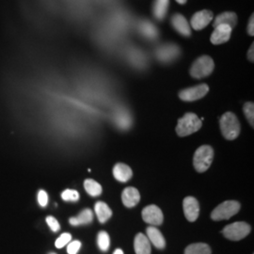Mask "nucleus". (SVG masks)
<instances>
[{
  "instance_id": "f257e3e1",
  "label": "nucleus",
  "mask_w": 254,
  "mask_h": 254,
  "mask_svg": "<svg viewBox=\"0 0 254 254\" xmlns=\"http://www.w3.org/2000/svg\"><path fill=\"white\" fill-rule=\"evenodd\" d=\"M220 129L223 137L228 140L235 139L240 133V123L233 112H226L220 118Z\"/></svg>"
},
{
  "instance_id": "f03ea898",
  "label": "nucleus",
  "mask_w": 254,
  "mask_h": 254,
  "mask_svg": "<svg viewBox=\"0 0 254 254\" xmlns=\"http://www.w3.org/2000/svg\"><path fill=\"white\" fill-rule=\"evenodd\" d=\"M201 120L194 113H187L185 116L178 120L176 126V133L179 137H187L193 134L201 129Z\"/></svg>"
},
{
  "instance_id": "7ed1b4c3",
  "label": "nucleus",
  "mask_w": 254,
  "mask_h": 254,
  "mask_svg": "<svg viewBox=\"0 0 254 254\" xmlns=\"http://www.w3.org/2000/svg\"><path fill=\"white\" fill-rule=\"evenodd\" d=\"M214 158V151L211 146L209 145H203L197 149L194 155L193 164L194 168L198 173H204L206 172Z\"/></svg>"
},
{
  "instance_id": "20e7f679",
  "label": "nucleus",
  "mask_w": 254,
  "mask_h": 254,
  "mask_svg": "<svg viewBox=\"0 0 254 254\" xmlns=\"http://www.w3.org/2000/svg\"><path fill=\"white\" fill-rule=\"evenodd\" d=\"M214 60L209 56H202L197 59L190 68V75L192 78L200 79L208 77L214 71Z\"/></svg>"
},
{
  "instance_id": "39448f33",
  "label": "nucleus",
  "mask_w": 254,
  "mask_h": 254,
  "mask_svg": "<svg viewBox=\"0 0 254 254\" xmlns=\"http://www.w3.org/2000/svg\"><path fill=\"white\" fill-rule=\"evenodd\" d=\"M240 210V203L238 201H226L220 203L213 210L211 217L214 220H225L237 214Z\"/></svg>"
},
{
  "instance_id": "423d86ee",
  "label": "nucleus",
  "mask_w": 254,
  "mask_h": 254,
  "mask_svg": "<svg viewBox=\"0 0 254 254\" xmlns=\"http://www.w3.org/2000/svg\"><path fill=\"white\" fill-rule=\"evenodd\" d=\"M251 226L246 222H234L227 225L223 229L222 234L224 236L233 241H238L245 238L251 233Z\"/></svg>"
},
{
  "instance_id": "0eeeda50",
  "label": "nucleus",
  "mask_w": 254,
  "mask_h": 254,
  "mask_svg": "<svg viewBox=\"0 0 254 254\" xmlns=\"http://www.w3.org/2000/svg\"><path fill=\"white\" fill-rule=\"evenodd\" d=\"M181 54L178 45L174 43H166L159 45L156 50L157 59L163 63H170L174 61Z\"/></svg>"
},
{
  "instance_id": "6e6552de",
  "label": "nucleus",
  "mask_w": 254,
  "mask_h": 254,
  "mask_svg": "<svg viewBox=\"0 0 254 254\" xmlns=\"http://www.w3.org/2000/svg\"><path fill=\"white\" fill-rule=\"evenodd\" d=\"M208 92H209V87L206 84H201L181 91L179 94V97L183 101L193 102L204 97L208 94Z\"/></svg>"
},
{
  "instance_id": "1a4fd4ad",
  "label": "nucleus",
  "mask_w": 254,
  "mask_h": 254,
  "mask_svg": "<svg viewBox=\"0 0 254 254\" xmlns=\"http://www.w3.org/2000/svg\"><path fill=\"white\" fill-rule=\"evenodd\" d=\"M142 218L146 223L151 224L152 226H158L163 223L164 216L159 207L155 204H151L142 210Z\"/></svg>"
},
{
  "instance_id": "9d476101",
  "label": "nucleus",
  "mask_w": 254,
  "mask_h": 254,
  "mask_svg": "<svg viewBox=\"0 0 254 254\" xmlns=\"http://www.w3.org/2000/svg\"><path fill=\"white\" fill-rule=\"evenodd\" d=\"M183 207L187 220L194 222L200 214V205L198 201L194 197L188 196L183 201Z\"/></svg>"
},
{
  "instance_id": "9b49d317",
  "label": "nucleus",
  "mask_w": 254,
  "mask_h": 254,
  "mask_svg": "<svg viewBox=\"0 0 254 254\" xmlns=\"http://www.w3.org/2000/svg\"><path fill=\"white\" fill-rule=\"evenodd\" d=\"M213 16H214L213 13L210 11H207V10L198 12L191 18V21H190L191 27H193V29L201 30L210 24V22L213 20Z\"/></svg>"
},
{
  "instance_id": "f8f14e48",
  "label": "nucleus",
  "mask_w": 254,
  "mask_h": 254,
  "mask_svg": "<svg viewBox=\"0 0 254 254\" xmlns=\"http://www.w3.org/2000/svg\"><path fill=\"white\" fill-rule=\"evenodd\" d=\"M232 28L228 25H219L215 27L214 32L211 35V42L213 44H222L230 40Z\"/></svg>"
},
{
  "instance_id": "ddd939ff",
  "label": "nucleus",
  "mask_w": 254,
  "mask_h": 254,
  "mask_svg": "<svg viewBox=\"0 0 254 254\" xmlns=\"http://www.w3.org/2000/svg\"><path fill=\"white\" fill-rule=\"evenodd\" d=\"M172 25L174 27V29L180 33L181 35L185 36V37H189L191 35V30L189 24L187 21V19L180 14H175L172 17Z\"/></svg>"
},
{
  "instance_id": "4468645a",
  "label": "nucleus",
  "mask_w": 254,
  "mask_h": 254,
  "mask_svg": "<svg viewBox=\"0 0 254 254\" xmlns=\"http://www.w3.org/2000/svg\"><path fill=\"white\" fill-rule=\"evenodd\" d=\"M137 30L142 37L150 40H156L158 37V30L148 20H142L138 23Z\"/></svg>"
},
{
  "instance_id": "2eb2a0df",
  "label": "nucleus",
  "mask_w": 254,
  "mask_h": 254,
  "mask_svg": "<svg viewBox=\"0 0 254 254\" xmlns=\"http://www.w3.org/2000/svg\"><path fill=\"white\" fill-rule=\"evenodd\" d=\"M140 200L139 192L135 187H126L121 194V201L126 207H134Z\"/></svg>"
},
{
  "instance_id": "dca6fc26",
  "label": "nucleus",
  "mask_w": 254,
  "mask_h": 254,
  "mask_svg": "<svg viewBox=\"0 0 254 254\" xmlns=\"http://www.w3.org/2000/svg\"><path fill=\"white\" fill-rule=\"evenodd\" d=\"M113 175L115 179L118 180L119 182L125 183L132 178L133 173L130 167H128L127 165L123 163H118L117 165H115L113 169Z\"/></svg>"
},
{
  "instance_id": "f3484780",
  "label": "nucleus",
  "mask_w": 254,
  "mask_h": 254,
  "mask_svg": "<svg viewBox=\"0 0 254 254\" xmlns=\"http://www.w3.org/2000/svg\"><path fill=\"white\" fill-rule=\"evenodd\" d=\"M134 248L136 254H151L150 241L143 234H137L136 235Z\"/></svg>"
},
{
  "instance_id": "a211bd4d",
  "label": "nucleus",
  "mask_w": 254,
  "mask_h": 254,
  "mask_svg": "<svg viewBox=\"0 0 254 254\" xmlns=\"http://www.w3.org/2000/svg\"><path fill=\"white\" fill-rule=\"evenodd\" d=\"M146 232H147L148 239L150 242L153 243V245L156 248H157L159 250H162V249L165 248L166 241H165L163 234H161L160 231L158 229L152 226V227H148Z\"/></svg>"
},
{
  "instance_id": "6ab92c4d",
  "label": "nucleus",
  "mask_w": 254,
  "mask_h": 254,
  "mask_svg": "<svg viewBox=\"0 0 254 254\" xmlns=\"http://www.w3.org/2000/svg\"><path fill=\"white\" fill-rule=\"evenodd\" d=\"M170 0H155L153 5V14L157 21H163L169 10Z\"/></svg>"
},
{
  "instance_id": "aec40b11",
  "label": "nucleus",
  "mask_w": 254,
  "mask_h": 254,
  "mask_svg": "<svg viewBox=\"0 0 254 254\" xmlns=\"http://www.w3.org/2000/svg\"><path fill=\"white\" fill-rule=\"evenodd\" d=\"M237 24V15L234 13H223L216 16L215 19L214 27H217L219 25H228L233 29Z\"/></svg>"
},
{
  "instance_id": "412c9836",
  "label": "nucleus",
  "mask_w": 254,
  "mask_h": 254,
  "mask_svg": "<svg viewBox=\"0 0 254 254\" xmlns=\"http://www.w3.org/2000/svg\"><path fill=\"white\" fill-rule=\"evenodd\" d=\"M94 210H95L96 215H97V217H98V219L101 223L107 222V220L112 215V210L109 208V206L107 205V203H105L103 201L96 202Z\"/></svg>"
},
{
  "instance_id": "4be33fe9",
  "label": "nucleus",
  "mask_w": 254,
  "mask_h": 254,
  "mask_svg": "<svg viewBox=\"0 0 254 254\" xmlns=\"http://www.w3.org/2000/svg\"><path fill=\"white\" fill-rule=\"evenodd\" d=\"M93 219H94V215H93L92 210L91 209H85L78 216L71 217L69 219V222L73 226H79V225L91 223L93 221Z\"/></svg>"
},
{
  "instance_id": "5701e85b",
  "label": "nucleus",
  "mask_w": 254,
  "mask_h": 254,
  "mask_svg": "<svg viewBox=\"0 0 254 254\" xmlns=\"http://www.w3.org/2000/svg\"><path fill=\"white\" fill-rule=\"evenodd\" d=\"M185 254H211V249L204 243L191 244L186 249Z\"/></svg>"
},
{
  "instance_id": "b1692460",
  "label": "nucleus",
  "mask_w": 254,
  "mask_h": 254,
  "mask_svg": "<svg viewBox=\"0 0 254 254\" xmlns=\"http://www.w3.org/2000/svg\"><path fill=\"white\" fill-rule=\"evenodd\" d=\"M84 187L89 195L93 197H97L102 194V187L99 183L94 181L93 179H87L84 182Z\"/></svg>"
},
{
  "instance_id": "393cba45",
  "label": "nucleus",
  "mask_w": 254,
  "mask_h": 254,
  "mask_svg": "<svg viewBox=\"0 0 254 254\" xmlns=\"http://www.w3.org/2000/svg\"><path fill=\"white\" fill-rule=\"evenodd\" d=\"M97 244L98 247L101 251L103 252H107L109 249V245H110V239H109V235L107 232L102 231L98 234V237H97Z\"/></svg>"
},
{
  "instance_id": "a878e982",
  "label": "nucleus",
  "mask_w": 254,
  "mask_h": 254,
  "mask_svg": "<svg viewBox=\"0 0 254 254\" xmlns=\"http://www.w3.org/2000/svg\"><path fill=\"white\" fill-rule=\"evenodd\" d=\"M244 113L246 115V118L249 120L250 124L254 127V106L253 102H248L244 105L243 107Z\"/></svg>"
},
{
  "instance_id": "bb28decb",
  "label": "nucleus",
  "mask_w": 254,
  "mask_h": 254,
  "mask_svg": "<svg viewBox=\"0 0 254 254\" xmlns=\"http://www.w3.org/2000/svg\"><path fill=\"white\" fill-rule=\"evenodd\" d=\"M61 198L66 201H77L79 200V193L77 190L66 189L61 193Z\"/></svg>"
},
{
  "instance_id": "cd10ccee",
  "label": "nucleus",
  "mask_w": 254,
  "mask_h": 254,
  "mask_svg": "<svg viewBox=\"0 0 254 254\" xmlns=\"http://www.w3.org/2000/svg\"><path fill=\"white\" fill-rule=\"evenodd\" d=\"M71 240H72V235L68 233H64L57 239L55 245L58 249H61V248H63V247L68 245L71 242Z\"/></svg>"
},
{
  "instance_id": "c85d7f7f",
  "label": "nucleus",
  "mask_w": 254,
  "mask_h": 254,
  "mask_svg": "<svg viewBox=\"0 0 254 254\" xmlns=\"http://www.w3.org/2000/svg\"><path fill=\"white\" fill-rule=\"evenodd\" d=\"M81 248L80 241H73L68 244L67 253L69 254H78Z\"/></svg>"
},
{
  "instance_id": "c756f323",
  "label": "nucleus",
  "mask_w": 254,
  "mask_h": 254,
  "mask_svg": "<svg viewBox=\"0 0 254 254\" xmlns=\"http://www.w3.org/2000/svg\"><path fill=\"white\" fill-rule=\"evenodd\" d=\"M46 222H47V224H48V226L50 227V229L53 231V232H58L59 229H60V226H59V221L52 216V215H49V216H47L46 217Z\"/></svg>"
},
{
  "instance_id": "7c9ffc66",
  "label": "nucleus",
  "mask_w": 254,
  "mask_h": 254,
  "mask_svg": "<svg viewBox=\"0 0 254 254\" xmlns=\"http://www.w3.org/2000/svg\"><path fill=\"white\" fill-rule=\"evenodd\" d=\"M38 202L41 207H45L48 203V195L44 190H40L38 193Z\"/></svg>"
},
{
  "instance_id": "2f4dec72",
  "label": "nucleus",
  "mask_w": 254,
  "mask_h": 254,
  "mask_svg": "<svg viewBox=\"0 0 254 254\" xmlns=\"http://www.w3.org/2000/svg\"><path fill=\"white\" fill-rule=\"evenodd\" d=\"M254 14H253V15L251 16L250 22H249V25H248V33H249V35H251V36H254Z\"/></svg>"
},
{
  "instance_id": "473e14b6",
  "label": "nucleus",
  "mask_w": 254,
  "mask_h": 254,
  "mask_svg": "<svg viewBox=\"0 0 254 254\" xmlns=\"http://www.w3.org/2000/svg\"><path fill=\"white\" fill-rule=\"evenodd\" d=\"M254 43L252 44V46H251V48H250V50H249V52H248V59H249V60L250 61H252V62H254Z\"/></svg>"
},
{
  "instance_id": "72a5a7b5",
  "label": "nucleus",
  "mask_w": 254,
  "mask_h": 254,
  "mask_svg": "<svg viewBox=\"0 0 254 254\" xmlns=\"http://www.w3.org/2000/svg\"><path fill=\"white\" fill-rule=\"evenodd\" d=\"M123 254V252L120 250V249H117L115 252H114V254Z\"/></svg>"
},
{
  "instance_id": "f704fd0d",
  "label": "nucleus",
  "mask_w": 254,
  "mask_h": 254,
  "mask_svg": "<svg viewBox=\"0 0 254 254\" xmlns=\"http://www.w3.org/2000/svg\"><path fill=\"white\" fill-rule=\"evenodd\" d=\"M179 4H186L187 3V0H176Z\"/></svg>"
},
{
  "instance_id": "c9c22d12",
  "label": "nucleus",
  "mask_w": 254,
  "mask_h": 254,
  "mask_svg": "<svg viewBox=\"0 0 254 254\" xmlns=\"http://www.w3.org/2000/svg\"></svg>"
}]
</instances>
